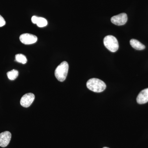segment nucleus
Segmentation results:
<instances>
[{
    "instance_id": "f03ea898",
    "label": "nucleus",
    "mask_w": 148,
    "mask_h": 148,
    "mask_svg": "<svg viewBox=\"0 0 148 148\" xmlns=\"http://www.w3.org/2000/svg\"><path fill=\"white\" fill-rule=\"evenodd\" d=\"M69 69V64L66 61H63L57 66L55 71V76L59 81L63 82L66 79Z\"/></svg>"
},
{
    "instance_id": "4468645a",
    "label": "nucleus",
    "mask_w": 148,
    "mask_h": 148,
    "mask_svg": "<svg viewBox=\"0 0 148 148\" xmlns=\"http://www.w3.org/2000/svg\"><path fill=\"white\" fill-rule=\"evenodd\" d=\"M103 148H109L107 147H103Z\"/></svg>"
},
{
    "instance_id": "423d86ee",
    "label": "nucleus",
    "mask_w": 148,
    "mask_h": 148,
    "mask_svg": "<svg viewBox=\"0 0 148 148\" xmlns=\"http://www.w3.org/2000/svg\"><path fill=\"white\" fill-rule=\"evenodd\" d=\"M35 99V95L33 93H28L22 96L20 101V104L24 108H28L32 105Z\"/></svg>"
},
{
    "instance_id": "9d476101",
    "label": "nucleus",
    "mask_w": 148,
    "mask_h": 148,
    "mask_svg": "<svg viewBox=\"0 0 148 148\" xmlns=\"http://www.w3.org/2000/svg\"><path fill=\"white\" fill-rule=\"evenodd\" d=\"M130 42L131 46L136 50H142L145 48V45L138 40L132 39L130 40Z\"/></svg>"
},
{
    "instance_id": "f257e3e1",
    "label": "nucleus",
    "mask_w": 148,
    "mask_h": 148,
    "mask_svg": "<svg viewBox=\"0 0 148 148\" xmlns=\"http://www.w3.org/2000/svg\"><path fill=\"white\" fill-rule=\"evenodd\" d=\"M86 86L89 90L95 92H103L106 88V85L104 82L95 78L88 81Z\"/></svg>"
},
{
    "instance_id": "20e7f679",
    "label": "nucleus",
    "mask_w": 148,
    "mask_h": 148,
    "mask_svg": "<svg viewBox=\"0 0 148 148\" xmlns=\"http://www.w3.org/2000/svg\"><path fill=\"white\" fill-rule=\"evenodd\" d=\"M127 15L125 13L120 14L112 16L111 18V22L117 26L124 25L127 22Z\"/></svg>"
},
{
    "instance_id": "7ed1b4c3",
    "label": "nucleus",
    "mask_w": 148,
    "mask_h": 148,
    "mask_svg": "<svg viewBox=\"0 0 148 148\" xmlns=\"http://www.w3.org/2000/svg\"><path fill=\"white\" fill-rule=\"evenodd\" d=\"M104 45L112 52L116 51L119 47L117 40L114 36L109 35L105 37L103 40Z\"/></svg>"
},
{
    "instance_id": "1a4fd4ad",
    "label": "nucleus",
    "mask_w": 148,
    "mask_h": 148,
    "mask_svg": "<svg viewBox=\"0 0 148 148\" xmlns=\"http://www.w3.org/2000/svg\"><path fill=\"white\" fill-rule=\"evenodd\" d=\"M32 21L34 24H36L39 27H45L47 25V20L43 17L34 16L32 17Z\"/></svg>"
},
{
    "instance_id": "6e6552de",
    "label": "nucleus",
    "mask_w": 148,
    "mask_h": 148,
    "mask_svg": "<svg viewBox=\"0 0 148 148\" xmlns=\"http://www.w3.org/2000/svg\"><path fill=\"white\" fill-rule=\"evenodd\" d=\"M137 103L139 104H144L148 102V88L141 91L137 98Z\"/></svg>"
},
{
    "instance_id": "f8f14e48",
    "label": "nucleus",
    "mask_w": 148,
    "mask_h": 148,
    "mask_svg": "<svg viewBox=\"0 0 148 148\" xmlns=\"http://www.w3.org/2000/svg\"><path fill=\"white\" fill-rule=\"evenodd\" d=\"M15 61L23 64L27 63V60L26 56L22 54H17L15 55Z\"/></svg>"
},
{
    "instance_id": "39448f33",
    "label": "nucleus",
    "mask_w": 148,
    "mask_h": 148,
    "mask_svg": "<svg viewBox=\"0 0 148 148\" xmlns=\"http://www.w3.org/2000/svg\"><path fill=\"white\" fill-rule=\"evenodd\" d=\"M19 39L22 43L25 45H31L36 42L38 38L36 36L29 34L21 35Z\"/></svg>"
},
{
    "instance_id": "0eeeda50",
    "label": "nucleus",
    "mask_w": 148,
    "mask_h": 148,
    "mask_svg": "<svg viewBox=\"0 0 148 148\" xmlns=\"http://www.w3.org/2000/svg\"><path fill=\"white\" fill-rule=\"evenodd\" d=\"M12 135L9 131H5L0 133V147H5L10 142Z\"/></svg>"
},
{
    "instance_id": "9b49d317",
    "label": "nucleus",
    "mask_w": 148,
    "mask_h": 148,
    "mask_svg": "<svg viewBox=\"0 0 148 148\" xmlns=\"http://www.w3.org/2000/svg\"><path fill=\"white\" fill-rule=\"evenodd\" d=\"M7 75L9 79L11 80H14L16 79L18 76V72L17 70L13 69L11 71L8 72Z\"/></svg>"
},
{
    "instance_id": "ddd939ff",
    "label": "nucleus",
    "mask_w": 148,
    "mask_h": 148,
    "mask_svg": "<svg viewBox=\"0 0 148 148\" xmlns=\"http://www.w3.org/2000/svg\"><path fill=\"white\" fill-rule=\"evenodd\" d=\"M5 24L6 22L4 18L0 15V27H3L5 25Z\"/></svg>"
}]
</instances>
